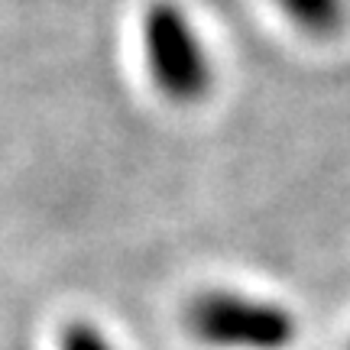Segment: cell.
I'll use <instances>...</instances> for the list:
<instances>
[{
    "label": "cell",
    "mask_w": 350,
    "mask_h": 350,
    "mask_svg": "<svg viewBox=\"0 0 350 350\" xmlns=\"http://www.w3.org/2000/svg\"><path fill=\"white\" fill-rule=\"evenodd\" d=\"M143 49L159 94L172 104H195L214 81L211 55L188 13L172 0H152L143 13Z\"/></svg>",
    "instance_id": "cell-1"
},
{
    "label": "cell",
    "mask_w": 350,
    "mask_h": 350,
    "mask_svg": "<svg viewBox=\"0 0 350 350\" xmlns=\"http://www.w3.org/2000/svg\"><path fill=\"white\" fill-rule=\"evenodd\" d=\"M188 331L217 350H286L299 325L288 308L240 292H201L185 312Z\"/></svg>",
    "instance_id": "cell-2"
},
{
    "label": "cell",
    "mask_w": 350,
    "mask_h": 350,
    "mask_svg": "<svg viewBox=\"0 0 350 350\" xmlns=\"http://www.w3.org/2000/svg\"><path fill=\"white\" fill-rule=\"evenodd\" d=\"M279 7L299 29L314 36L334 33L344 20V0H279Z\"/></svg>",
    "instance_id": "cell-3"
},
{
    "label": "cell",
    "mask_w": 350,
    "mask_h": 350,
    "mask_svg": "<svg viewBox=\"0 0 350 350\" xmlns=\"http://www.w3.org/2000/svg\"><path fill=\"white\" fill-rule=\"evenodd\" d=\"M59 350H120L94 321H68L59 334Z\"/></svg>",
    "instance_id": "cell-4"
}]
</instances>
